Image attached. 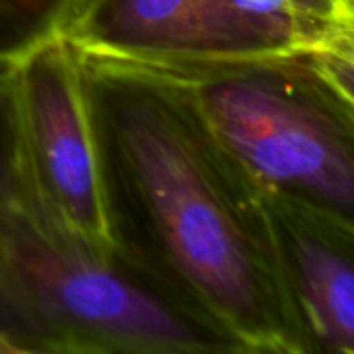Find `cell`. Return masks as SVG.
<instances>
[{"instance_id":"cell-4","label":"cell","mask_w":354,"mask_h":354,"mask_svg":"<svg viewBox=\"0 0 354 354\" xmlns=\"http://www.w3.org/2000/svg\"><path fill=\"white\" fill-rule=\"evenodd\" d=\"M29 218L100 259L116 261L81 52L54 35L10 64Z\"/></svg>"},{"instance_id":"cell-9","label":"cell","mask_w":354,"mask_h":354,"mask_svg":"<svg viewBox=\"0 0 354 354\" xmlns=\"http://www.w3.org/2000/svg\"><path fill=\"white\" fill-rule=\"evenodd\" d=\"M0 203L29 214V187L10 85V64H0Z\"/></svg>"},{"instance_id":"cell-10","label":"cell","mask_w":354,"mask_h":354,"mask_svg":"<svg viewBox=\"0 0 354 354\" xmlns=\"http://www.w3.org/2000/svg\"><path fill=\"white\" fill-rule=\"evenodd\" d=\"M0 354H15V351L10 348V344H6L2 338H0Z\"/></svg>"},{"instance_id":"cell-3","label":"cell","mask_w":354,"mask_h":354,"mask_svg":"<svg viewBox=\"0 0 354 354\" xmlns=\"http://www.w3.org/2000/svg\"><path fill=\"white\" fill-rule=\"evenodd\" d=\"M0 338L15 354L220 353L118 261L0 203Z\"/></svg>"},{"instance_id":"cell-2","label":"cell","mask_w":354,"mask_h":354,"mask_svg":"<svg viewBox=\"0 0 354 354\" xmlns=\"http://www.w3.org/2000/svg\"><path fill=\"white\" fill-rule=\"evenodd\" d=\"M114 62L178 89L266 193L354 220V100L322 77L311 52Z\"/></svg>"},{"instance_id":"cell-8","label":"cell","mask_w":354,"mask_h":354,"mask_svg":"<svg viewBox=\"0 0 354 354\" xmlns=\"http://www.w3.org/2000/svg\"><path fill=\"white\" fill-rule=\"evenodd\" d=\"M79 0H0V64L58 35Z\"/></svg>"},{"instance_id":"cell-6","label":"cell","mask_w":354,"mask_h":354,"mask_svg":"<svg viewBox=\"0 0 354 354\" xmlns=\"http://www.w3.org/2000/svg\"><path fill=\"white\" fill-rule=\"evenodd\" d=\"M351 35L354 0H203L193 46L183 58L292 56Z\"/></svg>"},{"instance_id":"cell-1","label":"cell","mask_w":354,"mask_h":354,"mask_svg":"<svg viewBox=\"0 0 354 354\" xmlns=\"http://www.w3.org/2000/svg\"><path fill=\"white\" fill-rule=\"evenodd\" d=\"M83 71L116 261L220 353L315 354L259 183L170 83Z\"/></svg>"},{"instance_id":"cell-5","label":"cell","mask_w":354,"mask_h":354,"mask_svg":"<svg viewBox=\"0 0 354 354\" xmlns=\"http://www.w3.org/2000/svg\"><path fill=\"white\" fill-rule=\"evenodd\" d=\"M284 276L315 354H354V220L268 193Z\"/></svg>"},{"instance_id":"cell-7","label":"cell","mask_w":354,"mask_h":354,"mask_svg":"<svg viewBox=\"0 0 354 354\" xmlns=\"http://www.w3.org/2000/svg\"><path fill=\"white\" fill-rule=\"evenodd\" d=\"M203 0H79L62 35L106 60L183 58L195 39Z\"/></svg>"}]
</instances>
